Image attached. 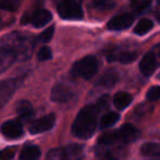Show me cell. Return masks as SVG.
<instances>
[{"instance_id":"cell-27","label":"cell","mask_w":160,"mask_h":160,"mask_svg":"<svg viewBox=\"0 0 160 160\" xmlns=\"http://www.w3.org/2000/svg\"><path fill=\"white\" fill-rule=\"evenodd\" d=\"M131 5L134 11L137 12V13H140V12L145 11L147 9V7L150 6V1H142V0L140 1H133Z\"/></svg>"},{"instance_id":"cell-4","label":"cell","mask_w":160,"mask_h":160,"mask_svg":"<svg viewBox=\"0 0 160 160\" xmlns=\"http://www.w3.org/2000/svg\"><path fill=\"white\" fill-rule=\"evenodd\" d=\"M57 12L60 18L64 20H81L83 17L81 3L71 0L62 1L58 3Z\"/></svg>"},{"instance_id":"cell-12","label":"cell","mask_w":160,"mask_h":160,"mask_svg":"<svg viewBox=\"0 0 160 160\" xmlns=\"http://www.w3.org/2000/svg\"><path fill=\"white\" fill-rule=\"evenodd\" d=\"M157 66H158L157 59H156L152 52H148V53L142 58V60H140V62H139L140 72L144 76H147V77L152 75L153 71L157 68Z\"/></svg>"},{"instance_id":"cell-35","label":"cell","mask_w":160,"mask_h":160,"mask_svg":"<svg viewBox=\"0 0 160 160\" xmlns=\"http://www.w3.org/2000/svg\"><path fill=\"white\" fill-rule=\"evenodd\" d=\"M146 160H160V156L159 157H152V158H147Z\"/></svg>"},{"instance_id":"cell-26","label":"cell","mask_w":160,"mask_h":160,"mask_svg":"<svg viewBox=\"0 0 160 160\" xmlns=\"http://www.w3.org/2000/svg\"><path fill=\"white\" fill-rule=\"evenodd\" d=\"M146 98H147V100L150 101V102L160 100V87L159 86H153V87H151L150 89L147 91Z\"/></svg>"},{"instance_id":"cell-24","label":"cell","mask_w":160,"mask_h":160,"mask_svg":"<svg viewBox=\"0 0 160 160\" xmlns=\"http://www.w3.org/2000/svg\"><path fill=\"white\" fill-rule=\"evenodd\" d=\"M54 31H55V28H54V27L47 28L44 32H42V33L38 36V38L35 40V42H40V43L49 42V41L52 40V38H53V35H54Z\"/></svg>"},{"instance_id":"cell-34","label":"cell","mask_w":160,"mask_h":160,"mask_svg":"<svg viewBox=\"0 0 160 160\" xmlns=\"http://www.w3.org/2000/svg\"><path fill=\"white\" fill-rule=\"evenodd\" d=\"M152 54L155 55L156 59H157V62H158V66H160V44L156 45L155 47L152 48Z\"/></svg>"},{"instance_id":"cell-2","label":"cell","mask_w":160,"mask_h":160,"mask_svg":"<svg viewBox=\"0 0 160 160\" xmlns=\"http://www.w3.org/2000/svg\"><path fill=\"white\" fill-rule=\"evenodd\" d=\"M33 43L34 40L31 36L19 32L8 34L1 40V45L12 49L17 54L18 59H27L31 56L34 46Z\"/></svg>"},{"instance_id":"cell-6","label":"cell","mask_w":160,"mask_h":160,"mask_svg":"<svg viewBox=\"0 0 160 160\" xmlns=\"http://www.w3.org/2000/svg\"><path fill=\"white\" fill-rule=\"evenodd\" d=\"M56 122V116L54 113H49L45 116L34 120L32 124H30L29 131L31 134H40L44 133V132L49 131L51 128H53Z\"/></svg>"},{"instance_id":"cell-19","label":"cell","mask_w":160,"mask_h":160,"mask_svg":"<svg viewBox=\"0 0 160 160\" xmlns=\"http://www.w3.org/2000/svg\"><path fill=\"white\" fill-rule=\"evenodd\" d=\"M140 153L145 157H159L160 145L156 142H146L140 147Z\"/></svg>"},{"instance_id":"cell-9","label":"cell","mask_w":160,"mask_h":160,"mask_svg":"<svg viewBox=\"0 0 160 160\" xmlns=\"http://www.w3.org/2000/svg\"><path fill=\"white\" fill-rule=\"evenodd\" d=\"M134 22V17L132 14L124 13L112 18L108 22V29L112 31H121V30L128 29Z\"/></svg>"},{"instance_id":"cell-11","label":"cell","mask_w":160,"mask_h":160,"mask_svg":"<svg viewBox=\"0 0 160 160\" xmlns=\"http://www.w3.org/2000/svg\"><path fill=\"white\" fill-rule=\"evenodd\" d=\"M71 97H72V91L68 86L65 85H56L55 87L52 89L51 92V100L54 102L62 103L66 102V101L70 100Z\"/></svg>"},{"instance_id":"cell-18","label":"cell","mask_w":160,"mask_h":160,"mask_svg":"<svg viewBox=\"0 0 160 160\" xmlns=\"http://www.w3.org/2000/svg\"><path fill=\"white\" fill-rule=\"evenodd\" d=\"M41 156V150L36 146H27L21 150L20 160H38Z\"/></svg>"},{"instance_id":"cell-10","label":"cell","mask_w":160,"mask_h":160,"mask_svg":"<svg viewBox=\"0 0 160 160\" xmlns=\"http://www.w3.org/2000/svg\"><path fill=\"white\" fill-rule=\"evenodd\" d=\"M118 133H120L121 142L123 144H131L134 142L138 139V137L140 136V132L138 128H136L134 125L129 124H124L120 129H118Z\"/></svg>"},{"instance_id":"cell-36","label":"cell","mask_w":160,"mask_h":160,"mask_svg":"<svg viewBox=\"0 0 160 160\" xmlns=\"http://www.w3.org/2000/svg\"><path fill=\"white\" fill-rule=\"evenodd\" d=\"M105 160H118V159L114 158V157H111V158H108V159H105Z\"/></svg>"},{"instance_id":"cell-14","label":"cell","mask_w":160,"mask_h":160,"mask_svg":"<svg viewBox=\"0 0 160 160\" xmlns=\"http://www.w3.org/2000/svg\"><path fill=\"white\" fill-rule=\"evenodd\" d=\"M118 79H120V76L116 72L114 69H110L107 72H104L99 80L97 81L96 86L97 87H101V88H107V89H110L113 86H115L118 83Z\"/></svg>"},{"instance_id":"cell-3","label":"cell","mask_w":160,"mask_h":160,"mask_svg":"<svg viewBox=\"0 0 160 160\" xmlns=\"http://www.w3.org/2000/svg\"><path fill=\"white\" fill-rule=\"evenodd\" d=\"M98 71V60L94 56L89 55L77 60L71 68V75L73 77H80L83 79H91Z\"/></svg>"},{"instance_id":"cell-30","label":"cell","mask_w":160,"mask_h":160,"mask_svg":"<svg viewBox=\"0 0 160 160\" xmlns=\"http://www.w3.org/2000/svg\"><path fill=\"white\" fill-rule=\"evenodd\" d=\"M97 108L99 111H103V110L109 109L110 107V97L109 96H102L98 101H97Z\"/></svg>"},{"instance_id":"cell-17","label":"cell","mask_w":160,"mask_h":160,"mask_svg":"<svg viewBox=\"0 0 160 160\" xmlns=\"http://www.w3.org/2000/svg\"><path fill=\"white\" fill-rule=\"evenodd\" d=\"M133 101V97L131 93L125 91H120L114 94L113 97V103L118 110H124L131 104Z\"/></svg>"},{"instance_id":"cell-22","label":"cell","mask_w":160,"mask_h":160,"mask_svg":"<svg viewBox=\"0 0 160 160\" xmlns=\"http://www.w3.org/2000/svg\"><path fill=\"white\" fill-rule=\"evenodd\" d=\"M152 27H153V23L151 20H149V19H142L135 27L134 32L137 35H145V34L148 33L152 29Z\"/></svg>"},{"instance_id":"cell-20","label":"cell","mask_w":160,"mask_h":160,"mask_svg":"<svg viewBox=\"0 0 160 160\" xmlns=\"http://www.w3.org/2000/svg\"><path fill=\"white\" fill-rule=\"evenodd\" d=\"M120 120V115H118L116 112H108L104 115L101 118L100 120V128L104 129L108 128V127L113 126L114 124L118 122Z\"/></svg>"},{"instance_id":"cell-15","label":"cell","mask_w":160,"mask_h":160,"mask_svg":"<svg viewBox=\"0 0 160 160\" xmlns=\"http://www.w3.org/2000/svg\"><path fill=\"white\" fill-rule=\"evenodd\" d=\"M16 83L13 80H3L0 85V105L5 107L6 103L10 100L11 96L16 90Z\"/></svg>"},{"instance_id":"cell-37","label":"cell","mask_w":160,"mask_h":160,"mask_svg":"<svg viewBox=\"0 0 160 160\" xmlns=\"http://www.w3.org/2000/svg\"><path fill=\"white\" fill-rule=\"evenodd\" d=\"M158 19H159V21H160V14H159V17H158Z\"/></svg>"},{"instance_id":"cell-16","label":"cell","mask_w":160,"mask_h":160,"mask_svg":"<svg viewBox=\"0 0 160 160\" xmlns=\"http://www.w3.org/2000/svg\"><path fill=\"white\" fill-rule=\"evenodd\" d=\"M121 142L120 133L118 131H109L104 132L103 134H101L100 137L98 139V142L100 146H112V145H115L116 142Z\"/></svg>"},{"instance_id":"cell-1","label":"cell","mask_w":160,"mask_h":160,"mask_svg":"<svg viewBox=\"0 0 160 160\" xmlns=\"http://www.w3.org/2000/svg\"><path fill=\"white\" fill-rule=\"evenodd\" d=\"M99 109L97 105H86L77 114L71 126V134L80 139H87L94 134Z\"/></svg>"},{"instance_id":"cell-21","label":"cell","mask_w":160,"mask_h":160,"mask_svg":"<svg viewBox=\"0 0 160 160\" xmlns=\"http://www.w3.org/2000/svg\"><path fill=\"white\" fill-rule=\"evenodd\" d=\"M47 160H69V153L66 148H54L47 152Z\"/></svg>"},{"instance_id":"cell-29","label":"cell","mask_w":160,"mask_h":160,"mask_svg":"<svg viewBox=\"0 0 160 160\" xmlns=\"http://www.w3.org/2000/svg\"><path fill=\"white\" fill-rule=\"evenodd\" d=\"M93 6L98 10H111L115 7V2L113 1H94Z\"/></svg>"},{"instance_id":"cell-31","label":"cell","mask_w":160,"mask_h":160,"mask_svg":"<svg viewBox=\"0 0 160 160\" xmlns=\"http://www.w3.org/2000/svg\"><path fill=\"white\" fill-rule=\"evenodd\" d=\"M19 7L18 1H14V0H7V1H2L1 2V8L3 10H10V11H14Z\"/></svg>"},{"instance_id":"cell-25","label":"cell","mask_w":160,"mask_h":160,"mask_svg":"<svg viewBox=\"0 0 160 160\" xmlns=\"http://www.w3.org/2000/svg\"><path fill=\"white\" fill-rule=\"evenodd\" d=\"M53 57V54H52V51L48 46H42L40 48V51L38 52V59L40 62H46V60H49Z\"/></svg>"},{"instance_id":"cell-13","label":"cell","mask_w":160,"mask_h":160,"mask_svg":"<svg viewBox=\"0 0 160 160\" xmlns=\"http://www.w3.org/2000/svg\"><path fill=\"white\" fill-rule=\"evenodd\" d=\"M17 59H18L17 54L12 49L1 45V49H0V70L1 72L7 70Z\"/></svg>"},{"instance_id":"cell-8","label":"cell","mask_w":160,"mask_h":160,"mask_svg":"<svg viewBox=\"0 0 160 160\" xmlns=\"http://www.w3.org/2000/svg\"><path fill=\"white\" fill-rule=\"evenodd\" d=\"M138 57V54L136 52H125L118 51L113 48L107 53V58L109 62H120L121 64H131Z\"/></svg>"},{"instance_id":"cell-28","label":"cell","mask_w":160,"mask_h":160,"mask_svg":"<svg viewBox=\"0 0 160 160\" xmlns=\"http://www.w3.org/2000/svg\"><path fill=\"white\" fill-rule=\"evenodd\" d=\"M82 148H83V147L81 146V145H77V144L69 145V146L66 147L70 159H71V158H73V157H77V156H79L80 153H81V151H82Z\"/></svg>"},{"instance_id":"cell-33","label":"cell","mask_w":160,"mask_h":160,"mask_svg":"<svg viewBox=\"0 0 160 160\" xmlns=\"http://www.w3.org/2000/svg\"><path fill=\"white\" fill-rule=\"evenodd\" d=\"M150 111V107H149L148 104H146V103H142V104H139L137 108H136L135 110V114L136 115H145L146 113H148V112Z\"/></svg>"},{"instance_id":"cell-23","label":"cell","mask_w":160,"mask_h":160,"mask_svg":"<svg viewBox=\"0 0 160 160\" xmlns=\"http://www.w3.org/2000/svg\"><path fill=\"white\" fill-rule=\"evenodd\" d=\"M16 112L20 116L25 115V114H29V113H32V112H33V109H32L31 102L28 101V100L19 101L16 105Z\"/></svg>"},{"instance_id":"cell-5","label":"cell","mask_w":160,"mask_h":160,"mask_svg":"<svg viewBox=\"0 0 160 160\" xmlns=\"http://www.w3.org/2000/svg\"><path fill=\"white\" fill-rule=\"evenodd\" d=\"M52 13L46 9H38L35 11L28 12L23 16L22 23H30L35 28H42L52 21Z\"/></svg>"},{"instance_id":"cell-7","label":"cell","mask_w":160,"mask_h":160,"mask_svg":"<svg viewBox=\"0 0 160 160\" xmlns=\"http://www.w3.org/2000/svg\"><path fill=\"white\" fill-rule=\"evenodd\" d=\"M1 133L8 139H17L23 136L24 131H23L22 123L20 121L11 120L7 121L1 126Z\"/></svg>"},{"instance_id":"cell-32","label":"cell","mask_w":160,"mask_h":160,"mask_svg":"<svg viewBox=\"0 0 160 160\" xmlns=\"http://www.w3.org/2000/svg\"><path fill=\"white\" fill-rule=\"evenodd\" d=\"M14 149L13 148H6L1 151L0 153V157H1V160H11L12 158L14 157Z\"/></svg>"}]
</instances>
